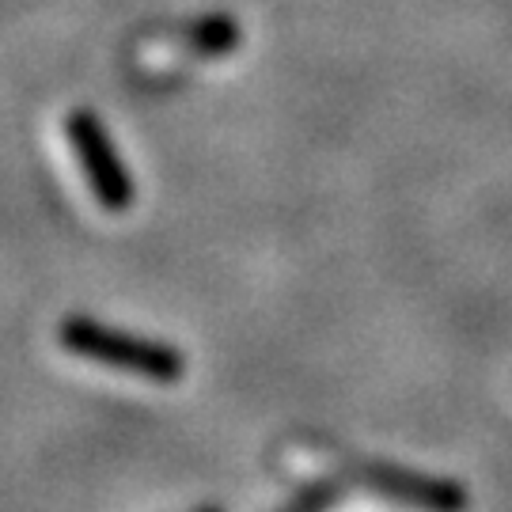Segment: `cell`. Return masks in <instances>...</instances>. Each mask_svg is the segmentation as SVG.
<instances>
[{
	"label": "cell",
	"mask_w": 512,
	"mask_h": 512,
	"mask_svg": "<svg viewBox=\"0 0 512 512\" xmlns=\"http://www.w3.org/2000/svg\"><path fill=\"white\" fill-rule=\"evenodd\" d=\"M61 346L88 357L95 365L137 372V376L160 380V384H171L186 372V357L175 346L133 338V334L110 330L95 319H84V315H73V319L61 323Z\"/></svg>",
	"instance_id": "cell-1"
},
{
	"label": "cell",
	"mask_w": 512,
	"mask_h": 512,
	"mask_svg": "<svg viewBox=\"0 0 512 512\" xmlns=\"http://www.w3.org/2000/svg\"><path fill=\"white\" fill-rule=\"evenodd\" d=\"M334 497H338V486H319V490H308L293 509L285 512H323L327 505H334Z\"/></svg>",
	"instance_id": "cell-5"
},
{
	"label": "cell",
	"mask_w": 512,
	"mask_h": 512,
	"mask_svg": "<svg viewBox=\"0 0 512 512\" xmlns=\"http://www.w3.org/2000/svg\"><path fill=\"white\" fill-rule=\"evenodd\" d=\"M338 475L353 482V486H365L395 501H410L425 512H463L467 509V490L448 482V478H429L418 471H406L395 463H365V459H346L338 456Z\"/></svg>",
	"instance_id": "cell-3"
},
{
	"label": "cell",
	"mask_w": 512,
	"mask_h": 512,
	"mask_svg": "<svg viewBox=\"0 0 512 512\" xmlns=\"http://www.w3.org/2000/svg\"><path fill=\"white\" fill-rule=\"evenodd\" d=\"M239 38L243 35H239V23L232 16H205L183 31L186 50H194V54H202V57L232 54L239 46Z\"/></svg>",
	"instance_id": "cell-4"
},
{
	"label": "cell",
	"mask_w": 512,
	"mask_h": 512,
	"mask_svg": "<svg viewBox=\"0 0 512 512\" xmlns=\"http://www.w3.org/2000/svg\"><path fill=\"white\" fill-rule=\"evenodd\" d=\"M65 137H69V148L80 160L84 179L92 186L95 202L103 205L107 213H126L133 198H137V186L129 179V171L122 164L114 141H110L107 126L88 107H76L65 114Z\"/></svg>",
	"instance_id": "cell-2"
}]
</instances>
